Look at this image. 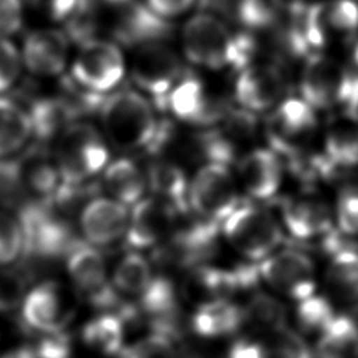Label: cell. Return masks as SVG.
Listing matches in <instances>:
<instances>
[{
	"label": "cell",
	"instance_id": "4fadbf2b",
	"mask_svg": "<svg viewBox=\"0 0 358 358\" xmlns=\"http://www.w3.org/2000/svg\"><path fill=\"white\" fill-rule=\"evenodd\" d=\"M69 294L57 281H42L27 291L21 303L24 323L32 331L60 333L73 317Z\"/></svg>",
	"mask_w": 358,
	"mask_h": 358
},
{
	"label": "cell",
	"instance_id": "ba28073f",
	"mask_svg": "<svg viewBox=\"0 0 358 358\" xmlns=\"http://www.w3.org/2000/svg\"><path fill=\"white\" fill-rule=\"evenodd\" d=\"M319 127L316 110L301 96H285L266 122V136L277 154L298 157L306 150Z\"/></svg>",
	"mask_w": 358,
	"mask_h": 358
},
{
	"label": "cell",
	"instance_id": "bcb514c9",
	"mask_svg": "<svg viewBox=\"0 0 358 358\" xmlns=\"http://www.w3.org/2000/svg\"><path fill=\"white\" fill-rule=\"evenodd\" d=\"M357 110H358V105H357Z\"/></svg>",
	"mask_w": 358,
	"mask_h": 358
},
{
	"label": "cell",
	"instance_id": "7402d4cb",
	"mask_svg": "<svg viewBox=\"0 0 358 358\" xmlns=\"http://www.w3.org/2000/svg\"><path fill=\"white\" fill-rule=\"evenodd\" d=\"M34 136L29 108L0 94V161L20 152Z\"/></svg>",
	"mask_w": 358,
	"mask_h": 358
},
{
	"label": "cell",
	"instance_id": "277c9868",
	"mask_svg": "<svg viewBox=\"0 0 358 358\" xmlns=\"http://www.w3.org/2000/svg\"><path fill=\"white\" fill-rule=\"evenodd\" d=\"M63 187L76 189L102 173L109 159V145L92 124L73 122L56 138L53 154Z\"/></svg>",
	"mask_w": 358,
	"mask_h": 358
},
{
	"label": "cell",
	"instance_id": "e575fe53",
	"mask_svg": "<svg viewBox=\"0 0 358 358\" xmlns=\"http://www.w3.org/2000/svg\"><path fill=\"white\" fill-rule=\"evenodd\" d=\"M119 358H176L173 337L154 331L152 334L122 348Z\"/></svg>",
	"mask_w": 358,
	"mask_h": 358
},
{
	"label": "cell",
	"instance_id": "cb8c5ba5",
	"mask_svg": "<svg viewBox=\"0 0 358 358\" xmlns=\"http://www.w3.org/2000/svg\"><path fill=\"white\" fill-rule=\"evenodd\" d=\"M102 185L109 197L130 207L144 197L145 173L129 157L109 161L102 171Z\"/></svg>",
	"mask_w": 358,
	"mask_h": 358
},
{
	"label": "cell",
	"instance_id": "9a60e30c",
	"mask_svg": "<svg viewBox=\"0 0 358 358\" xmlns=\"http://www.w3.org/2000/svg\"><path fill=\"white\" fill-rule=\"evenodd\" d=\"M20 52L22 66L32 76L57 77L69 63L70 36L59 28H38L25 35Z\"/></svg>",
	"mask_w": 358,
	"mask_h": 358
},
{
	"label": "cell",
	"instance_id": "e0dca14e",
	"mask_svg": "<svg viewBox=\"0 0 358 358\" xmlns=\"http://www.w3.org/2000/svg\"><path fill=\"white\" fill-rule=\"evenodd\" d=\"M130 210L123 203L98 196L87 201L78 215V228L87 242L95 248H106L124 238Z\"/></svg>",
	"mask_w": 358,
	"mask_h": 358
},
{
	"label": "cell",
	"instance_id": "74e56055",
	"mask_svg": "<svg viewBox=\"0 0 358 358\" xmlns=\"http://www.w3.org/2000/svg\"><path fill=\"white\" fill-rule=\"evenodd\" d=\"M22 67L17 45L10 38L0 36V94H6L18 83Z\"/></svg>",
	"mask_w": 358,
	"mask_h": 358
},
{
	"label": "cell",
	"instance_id": "b9f144b4",
	"mask_svg": "<svg viewBox=\"0 0 358 358\" xmlns=\"http://www.w3.org/2000/svg\"><path fill=\"white\" fill-rule=\"evenodd\" d=\"M197 0H144L145 7L158 18L166 21L185 15Z\"/></svg>",
	"mask_w": 358,
	"mask_h": 358
},
{
	"label": "cell",
	"instance_id": "ffe728a7",
	"mask_svg": "<svg viewBox=\"0 0 358 358\" xmlns=\"http://www.w3.org/2000/svg\"><path fill=\"white\" fill-rule=\"evenodd\" d=\"M282 178V162L271 148H249L238 158V183L252 199L267 200L275 196Z\"/></svg>",
	"mask_w": 358,
	"mask_h": 358
},
{
	"label": "cell",
	"instance_id": "8992f818",
	"mask_svg": "<svg viewBox=\"0 0 358 358\" xmlns=\"http://www.w3.org/2000/svg\"><path fill=\"white\" fill-rule=\"evenodd\" d=\"M126 74V59L115 41L90 38L80 48L70 67V78L83 90L105 96L115 91Z\"/></svg>",
	"mask_w": 358,
	"mask_h": 358
},
{
	"label": "cell",
	"instance_id": "7c38bea8",
	"mask_svg": "<svg viewBox=\"0 0 358 358\" xmlns=\"http://www.w3.org/2000/svg\"><path fill=\"white\" fill-rule=\"evenodd\" d=\"M287 90V74L277 63L250 62L236 76L234 96L248 112H270L285 98Z\"/></svg>",
	"mask_w": 358,
	"mask_h": 358
},
{
	"label": "cell",
	"instance_id": "8fae6325",
	"mask_svg": "<svg viewBox=\"0 0 358 358\" xmlns=\"http://www.w3.org/2000/svg\"><path fill=\"white\" fill-rule=\"evenodd\" d=\"M67 274L81 296L98 309H110L119 305V296L113 289L102 253L87 242L73 243L67 250Z\"/></svg>",
	"mask_w": 358,
	"mask_h": 358
},
{
	"label": "cell",
	"instance_id": "60d3db41",
	"mask_svg": "<svg viewBox=\"0 0 358 358\" xmlns=\"http://www.w3.org/2000/svg\"><path fill=\"white\" fill-rule=\"evenodd\" d=\"M25 0H0V36L10 38L24 25Z\"/></svg>",
	"mask_w": 358,
	"mask_h": 358
},
{
	"label": "cell",
	"instance_id": "ee69618b",
	"mask_svg": "<svg viewBox=\"0 0 358 358\" xmlns=\"http://www.w3.org/2000/svg\"><path fill=\"white\" fill-rule=\"evenodd\" d=\"M0 358H36L35 351L32 348H15L11 350L8 352H6L4 355H1Z\"/></svg>",
	"mask_w": 358,
	"mask_h": 358
},
{
	"label": "cell",
	"instance_id": "f546056e",
	"mask_svg": "<svg viewBox=\"0 0 358 358\" xmlns=\"http://www.w3.org/2000/svg\"><path fill=\"white\" fill-rule=\"evenodd\" d=\"M81 336L90 348L101 354H119L124 338L123 317L113 313H102L85 323Z\"/></svg>",
	"mask_w": 358,
	"mask_h": 358
},
{
	"label": "cell",
	"instance_id": "7a4b0ae2",
	"mask_svg": "<svg viewBox=\"0 0 358 358\" xmlns=\"http://www.w3.org/2000/svg\"><path fill=\"white\" fill-rule=\"evenodd\" d=\"M180 43L189 63L211 71L241 70L250 63L255 50L248 35L234 34L224 20L208 11L193 14L185 21Z\"/></svg>",
	"mask_w": 358,
	"mask_h": 358
},
{
	"label": "cell",
	"instance_id": "603a6c76",
	"mask_svg": "<svg viewBox=\"0 0 358 358\" xmlns=\"http://www.w3.org/2000/svg\"><path fill=\"white\" fill-rule=\"evenodd\" d=\"M243 309L228 298L213 299L200 303L192 316V329L207 338L224 337L235 333L242 324Z\"/></svg>",
	"mask_w": 358,
	"mask_h": 358
},
{
	"label": "cell",
	"instance_id": "5bb4252c",
	"mask_svg": "<svg viewBox=\"0 0 358 358\" xmlns=\"http://www.w3.org/2000/svg\"><path fill=\"white\" fill-rule=\"evenodd\" d=\"M281 225L295 239L329 241L334 228L333 207L319 194L306 192L282 200Z\"/></svg>",
	"mask_w": 358,
	"mask_h": 358
},
{
	"label": "cell",
	"instance_id": "44dd1931",
	"mask_svg": "<svg viewBox=\"0 0 358 358\" xmlns=\"http://www.w3.org/2000/svg\"><path fill=\"white\" fill-rule=\"evenodd\" d=\"M324 157L333 166L358 165V110L334 112L323 131Z\"/></svg>",
	"mask_w": 358,
	"mask_h": 358
},
{
	"label": "cell",
	"instance_id": "f1b7e54d",
	"mask_svg": "<svg viewBox=\"0 0 358 358\" xmlns=\"http://www.w3.org/2000/svg\"><path fill=\"white\" fill-rule=\"evenodd\" d=\"M29 113L34 124V136L48 140L57 137L66 126L73 123L77 109L67 98H45L32 103Z\"/></svg>",
	"mask_w": 358,
	"mask_h": 358
},
{
	"label": "cell",
	"instance_id": "30bf717a",
	"mask_svg": "<svg viewBox=\"0 0 358 358\" xmlns=\"http://www.w3.org/2000/svg\"><path fill=\"white\" fill-rule=\"evenodd\" d=\"M256 270L267 287L296 302L316 294V266L302 250L277 249L260 260Z\"/></svg>",
	"mask_w": 358,
	"mask_h": 358
},
{
	"label": "cell",
	"instance_id": "52a82bcc",
	"mask_svg": "<svg viewBox=\"0 0 358 358\" xmlns=\"http://www.w3.org/2000/svg\"><path fill=\"white\" fill-rule=\"evenodd\" d=\"M239 206V183L228 165L208 161L189 180L187 207L203 221L222 222Z\"/></svg>",
	"mask_w": 358,
	"mask_h": 358
},
{
	"label": "cell",
	"instance_id": "9c48e42d",
	"mask_svg": "<svg viewBox=\"0 0 358 358\" xmlns=\"http://www.w3.org/2000/svg\"><path fill=\"white\" fill-rule=\"evenodd\" d=\"M130 76L140 92L151 95L159 105L183 76V66L171 46L161 39H154L136 45L130 62Z\"/></svg>",
	"mask_w": 358,
	"mask_h": 358
},
{
	"label": "cell",
	"instance_id": "f6af8a7d",
	"mask_svg": "<svg viewBox=\"0 0 358 358\" xmlns=\"http://www.w3.org/2000/svg\"><path fill=\"white\" fill-rule=\"evenodd\" d=\"M352 62H354L355 67L358 69V39H355V43H354V49H352Z\"/></svg>",
	"mask_w": 358,
	"mask_h": 358
},
{
	"label": "cell",
	"instance_id": "ac0fdd59",
	"mask_svg": "<svg viewBox=\"0 0 358 358\" xmlns=\"http://www.w3.org/2000/svg\"><path fill=\"white\" fill-rule=\"evenodd\" d=\"M124 242L131 250H143L161 243L173 229L176 211L155 196L143 197L131 206Z\"/></svg>",
	"mask_w": 358,
	"mask_h": 358
},
{
	"label": "cell",
	"instance_id": "d6986e66",
	"mask_svg": "<svg viewBox=\"0 0 358 358\" xmlns=\"http://www.w3.org/2000/svg\"><path fill=\"white\" fill-rule=\"evenodd\" d=\"M13 172L17 189L41 206L55 201L63 186L55 157L39 148L13 164Z\"/></svg>",
	"mask_w": 358,
	"mask_h": 358
},
{
	"label": "cell",
	"instance_id": "d4e9b609",
	"mask_svg": "<svg viewBox=\"0 0 358 358\" xmlns=\"http://www.w3.org/2000/svg\"><path fill=\"white\" fill-rule=\"evenodd\" d=\"M145 180L152 196L168 203L179 213L189 210V179L179 165L164 159L154 161L145 171Z\"/></svg>",
	"mask_w": 358,
	"mask_h": 358
},
{
	"label": "cell",
	"instance_id": "6da1fadb",
	"mask_svg": "<svg viewBox=\"0 0 358 358\" xmlns=\"http://www.w3.org/2000/svg\"><path fill=\"white\" fill-rule=\"evenodd\" d=\"M102 134L108 144L124 152L151 151L168 138L152 102L137 90L112 91L99 106Z\"/></svg>",
	"mask_w": 358,
	"mask_h": 358
},
{
	"label": "cell",
	"instance_id": "83f0119b",
	"mask_svg": "<svg viewBox=\"0 0 358 358\" xmlns=\"http://www.w3.org/2000/svg\"><path fill=\"white\" fill-rule=\"evenodd\" d=\"M154 278L150 262L137 250H129L123 255L112 273V287L116 294L140 298Z\"/></svg>",
	"mask_w": 358,
	"mask_h": 358
},
{
	"label": "cell",
	"instance_id": "7bdbcfd3",
	"mask_svg": "<svg viewBox=\"0 0 358 358\" xmlns=\"http://www.w3.org/2000/svg\"><path fill=\"white\" fill-rule=\"evenodd\" d=\"M227 358H268V352L255 340H239L229 348Z\"/></svg>",
	"mask_w": 358,
	"mask_h": 358
},
{
	"label": "cell",
	"instance_id": "8d00e7d4",
	"mask_svg": "<svg viewBox=\"0 0 358 358\" xmlns=\"http://www.w3.org/2000/svg\"><path fill=\"white\" fill-rule=\"evenodd\" d=\"M25 294V277L18 270L0 267V312L7 313L20 308Z\"/></svg>",
	"mask_w": 358,
	"mask_h": 358
},
{
	"label": "cell",
	"instance_id": "3957f363",
	"mask_svg": "<svg viewBox=\"0 0 358 358\" xmlns=\"http://www.w3.org/2000/svg\"><path fill=\"white\" fill-rule=\"evenodd\" d=\"M301 98L315 110L357 109L358 71L322 52L306 56L299 76Z\"/></svg>",
	"mask_w": 358,
	"mask_h": 358
},
{
	"label": "cell",
	"instance_id": "2e32d148",
	"mask_svg": "<svg viewBox=\"0 0 358 358\" xmlns=\"http://www.w3.org/2000/svg\"><path fill=\"white\" fill-rule=\"evenodd\" d=\"M175 117L193 124H215L228 112L194 76H182L159 103Z\"/></svg>",
	"mask_w": 358,
	"mask_h": 358
},
{
	"label": "cell",
	"instance_id": "d6a6232c",
	"mask_svg": "<svg viewBox=\"0 0 358 358\" xmlns=\"http://www.w3.org/2000/svg\"><path fill=\"white\" fill-rule=\"evenodd\" d=\"M295 315L301 331L315 336H319L336 317L331 302L316 294L298 301Z\"/></svg>",
	"mask_w": 358,
	"mask_h": 358
},
{
	"label": "cell",
	"instance_id": "484cf974",
	"mask_svg": "<svg viewBox=\"0 0 358 358\" xmlns=\"http://www.w3.org/2000/svg\"><path fill=\"white\" fill-rule=\"evenodd\" d=\"M324 282L333 298L343 302L358 301V250L341 248L331 252L324 270Z\"/></svg>",
	"mask_w": 358,
	"mask_h": 358
},
{
	"label": "cell",
	"instance_id": "1f68e13d",
	"mask_svg": "<svg viewBox=\"0 0 358 358\" xmlns=\"http://www.w3.org/2000/svg\"><path fill=\"white\" fill-rule=\"evenodd\" d=\"M243 309V320L263 331H278L285 327V308L275 298L266 292H256L250 296Z\"/></svg>",
	"mask_w": 358,
	"mask_h": 358
},
{
	"label": "cell",
	"instance_id": "d590c367",
	"mask_svg": "<svg viewBox=\"0 0 358 358\" xmlns=\"http://www.w3.org/2000/svg\"><path fill=\"white\" fill-rule=\"evenodd\" d=\"M334 224L344 235L358 236V185L340 190L333 208Z\"/></svg>",
	"mask_w": 358,
	"mask_h": 358
},
{
	"label": "cell",
	"instance_id": "f35d334b",
	"mask_svg": "<svg viewBox=\"0 0 358 358\" xmlns=\"http://www.w3.org/2000/svg\"><path fill=\"white\" fill-rule=\"evenodd\" d=\"M34 4L49 20L69 27L87 11L91 0H34Z\"/></svg>",
	"mask_w": 358,
	"mask_h": 358
},
{
	"label": "cell",
	"instance_id": "5b68a950",
	"mask_svg": "<svg viewBox=\"0 0 358 358\" xmlns=\"http://www.w3.org/2000/svg\"><path fill=\"white\" fill-rule=\"evenodd\" d=\"M222 234L242 257L260 262L280 248L284 228L271 211L253 204H239L222 221Z\"/></svg>",
	"mask_w": 358,
	"mask_h": 358
},
{
	"label": "cell",
	"instance_id": "ab89813d",
	"mask_svg": "<svg viewBox=\"0 0 358 358\" xmlns=\"http://www.w3.org/2000/svg\"><path fill=\"white\" fill-rule=\"evenodd\" d=\"M275 338L268 358H313L302 338L287 327L274 333Z\"/></svg>",
	"mask_w": 358,
	"mask_h": 358
},
{
	"label": "cell",
	"instance_id": "836d02e7",
	"mask_svg": "<svg viewBox=\"0 0 358 358\" xmlns=\"http://www.w3.org/2000/svg\"><path fill=\"white\" fill-rule=\"evenodd\" d=\"M25 250V231L21 220L0 210V267L10 266Z\"/></svg>",
	"mask_w": 358,
	"mask_h": 358
},
{
	"label": "cell",
	"instance_id": "4316f807",
	"mask_svg": "<svg viewBox=\"0 0 358 358\" xmlns=\"http://www.w3.org/2000/svg\"><path fill=\"white\" fill-rule=\"evenodd\" d=\"M316 358H358V324L348 316L336 315L317 336Z\"/></svg>",
	"mask_w": 358,
	"mask_h": 358
},
{
	"label": "cell",
	"instance_id": "4dcf8cb0",
	"mask_svg": "<svg viewBox=\"0 0 358 358\" xmlns=\"http://www.w3.org/2000/svg\"><path fill=\"white\" fill-rule=\"evenodd\" d=\"M281 0H236L234 11L239 24L255 32L277 28L285 15Z\"/></svg>",
	"mask_w": 358,
	"mask_h": 358
}]
</instances>
